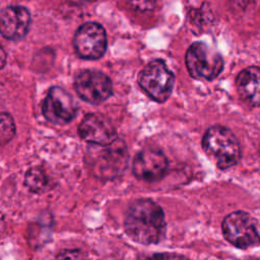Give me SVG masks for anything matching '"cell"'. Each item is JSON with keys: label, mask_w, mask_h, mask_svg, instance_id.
I'll list each match as a JSON object with an SVG mask.
<instances>
[{"label": "cell", "mask_w": 260, "mask_h": 260, "mask_svg": "<svg viewBox=\"0 0 260 260\" xmlns=\"http://www.w3.org/2000/svg\"><path fill=\"white\" fill-rule=\"evenodd\" d=\"M124 228L129 238L138 244H158L166 236L165 213L153 200L137 199L126 211Z\"/></svg>", "instance_id": "1"}, {"label": "cell", "mask_w": 260, "mask_h": 260, "mask_svg": "<svg viewBox=\"0 0 260 260\" xmlns=\"http://www.w3.org/2000/svg\"><path fill=\"white\" fill-rule=\"evenodd\" d=\"M202 148L209 159L220 170L234 167L241 159V145L236 135L226 127L214 125L202 138Z\"/></svg>", "instance_id": "2"}, {"label": "cell", "mask_w": 260, "mask_h": 260, "mask_svg": "<svg viewBox=\"0 0 260 260\" xmlns=\"http://www.w3.org/2000/svg\"><path fill=\"white\" fill-rule=\"evenodd\" d=\"M90 145L87 164L95 177L113 180L124 172L128 162V150L122 140L117 138L107 145Z\"/></svg>", "instance_id": "3"}, {"label": "cell", "mask_w": 260, "mask_h": 260, "mask_svg": "<svg viewBox=\"0 0 260 260\" xmlns=\"http://www.w3.org/2000/svg\"><path fill=\"white\" fill-rule=\"evenodd\" d=\"M185 63L190 76L198 80H212L223 69L221 55L202 42H195L188 48Z\"/></svg>", "instance_id": "4"}, {"label": "cell", "mask_w": 260, "mask_h": 260, "mask_svg": "<svg viewBox=\"0 0 260 260\" xmlns=\"http://www.w3.org/2000/svg\"><path fill=\"white\" fill-rule=\"evenodd\" d=\"M138 83L151 100L164 103L172 94L175 76L164 60L155 59L141 69Z\"/></svg>", "instance_id": "5"}, {"label": "cell", "mask_w": 260, "mask_h": 260, "mask_svg": "<svg viewBox=\"0 0 260 260\" xmlns=\"http://www.w3.org/2000/svg\"><path fill=\"white\" fill-rule=\"evenodd\" d=\"M221 231L225 240L237 248L248 249L260 244L257 221L245 211L228 214L222 220Z\"/></svg>", "instance_id": "6"}, {"label": "cell", "mask_w": 260, "mask_h": 260, "mask_svg": "<svg viewBox=\"0 0 260 260\" xmlns=\"http://www.w3.org/2000/svg\"><path fill=\"white\" fill-rule=\"evenodd\" d=\"M107 34L104 26L89 21L81 24L74 34L73 47L81 59L98 60L107 50Z\"/></svg>", "instance_id": "7"}, {"label": "cell", "mask_w": 260, "mask_h": 260, "mask_svg": "<svg viewBox=\"0 0 260 260\" xmlns=\"http://www.w3.org/2000/svg\"><path fill=\"white\" fill-rule=\"evenodd\" d=\"M74 88L78 96L86 103L99 105L113 93L112 80L105 73L85 69L74 77Z\"/></svg>", "instance_id": "8"}, {"label": "cell", "mask_w": 260, "mask_h": 260, "mask_svg": "<svg viewBox=\"0 0 260 260\" xmlns=\"http://www.w3.org/2000/svg\"><path fill=\"white\" fill-rule=\"evenodd\" d=\"M76 104L71 94L61 86H52L42 104L44 117L54 124H67L75 118Z\"/></svg>", "instance_id": "9"}, {"label": "cell", "mask_w": 260, "mask_h": 260, "mask_svg": "<svg viewBox=\"0 0 260 260\" xmlns=\"http://www.w3.org/2000/svg\"><path fill=\"white\" fill-rule=\"evenodd\" d=\"M78 135L92 145H107L118 138L112 122L98 113H89L83 117L78 126Z\"/></svg>", "instance_id": "10"}, {"label": "cell", "mask_w": 260, "mask_h": 260, "mask_svg": "<svg viewBox=\"0 0 260 260\" xmlns=\"http://www.w3.org/2000/svg\"><path fill=\"white\" fill-rule=\"evenodd\" d=\"M168 158L156 148H144L133 158L132 171L136 178L146 182L160 180L167 173Z\"/></svg>", "instance_id": "11"}, {"label": "cell", "mask_w": 260, "mask_h": 260, "mask_svg": "<svg viewBox=\"0 0 260 260\" xmlns=\"http://www.w3.org/2000/svg\"><path fill=\"white\" fill-rule=\"evenodd\" d=\"M31 16L23 6H7L0 10V35L9 41L23 39L29 29Z\"/></svg>", "instance_id": "12"}, {"label": "cell", "mask_w": 260, "mask_h": 260, "mask_svg": "<svg viewBox=\"0 0 260 260\" xmlns=\"http://www.w3.org/2000/svg\"><path fill=\"white\" fill-rule=\"evenodd\" d=\"M236 85L240 98L249 106L260 107V68L250 66L237 76Z\"/></svg>", "instance_id": "13"}, {"label": "cell", "mask_w": 260, "mask_h": 260, "mask_svg": "<svg viewBox=\"0 0 260 260\" xmlns=\"http://www.w3.org/2000/svg\"><path fill=\"white\" fill-rule=\"evenodd\" d=\"M24 186L30 192L43 193L49 189L50 180L41 167H31L24 175Z\"/></svg>", "instance_id": "14"}, {"label": "cell", "mask_w": 260, "mask_h": 260, "mask_svg": "<svg viewBox=\"0 0 260 260\" xmlns=\"http://www.w3.org/2000/svg\"><path fill=\"white\" fill-rule=\"evenodd\" d=\"M16 133L13 118L8 113H0V147L10 142Z\"/></svg>", "instance_id": "15"}, {"label": "cell", "mask_w": 260, "mask_h": 260, "mask_svg": "<svg viewBox=\"0 0 260 260\" xmlns=\"http://www.w3.org/2000/svg\"><path fill=\"white\" fill-rule=\"evenodd\" d=\"M127 5L139 12H147L154 9L156 5V0H125Z\"/></svg>", "instance_id": "16"}, {"label": "cell", "mask_w": 260, "mask_h": 260, "mask_svg": "<svg viewBox=\"0 0 260 260\" xmlns=\"http://www.w3.org/2000/svg\"><path fill=\"white\" fill-rule=\"evenodd\" d=\"M70 254H68L66 251H62L60 254L57 255V258H79L81 257V254L78 251H69Z\"/></svg>", "instance_id": "17"}, {"label": "cell", "mask_w": 260, "mask_h": 260, "mask_svg": "<svg viewBox=\"0 0 260 260\" xmlns=\"http://www.w3.org/2000/svg\"><path fill=\"white\" fill-rule=\"evenodd\" d=\"M7 61V54L3 48V46L0 44V69H2Z\"/></svg>", "instance_id": "18"}, {"label": "cell", "mask_w": 260, "mask_h": 260, "mask_svg": "<svg viewBox=\"0 0 260 260\" xmlns=\"http://www.w3.org/2000/svg\"><path fill=\"white\" fill-rule=\"evenodd\" d=\"M66 1L69 2V3H71V4H74V5H82V4L91 2V1H93V0H66Z\"/></svg>", "instance_id": "19"}]
</instances>
